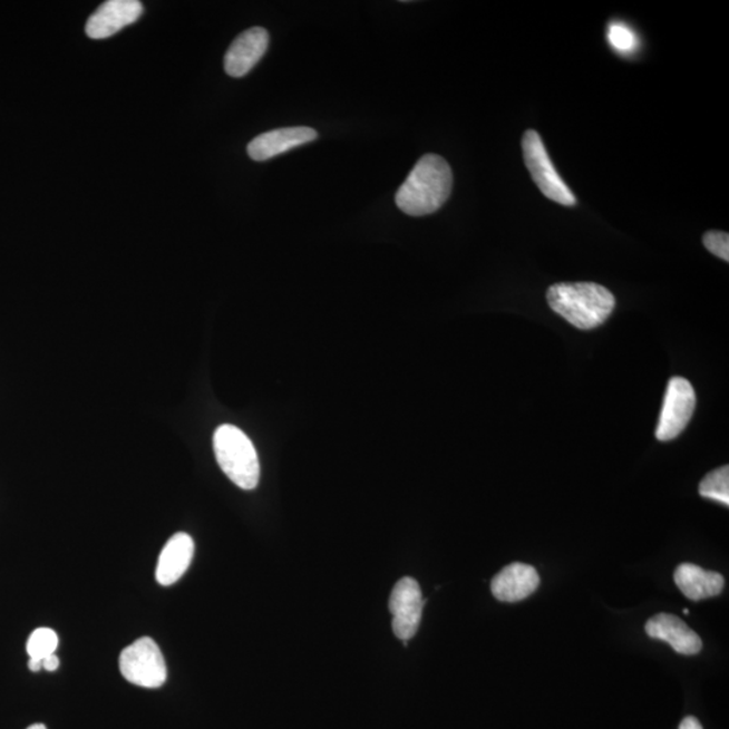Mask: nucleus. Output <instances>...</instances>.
I'll return each instance as SVG.
<instances>
[{
	"label": "nucleus",
	"instance_id": "18",
	"mask_svg": "<svg viewBox=\"0 0 729 729\" xmlns=\"http://www.w3.org/2000/svg\"><path fill=\"white\" fill-rule=\"evenodd\" d=\"M703 245L709 252L725 261H729V235L722 232H708L703 235Z\"/></svg>",
	"mask_w": 729,
	"mask_h": 729
},
{
	"label": "nucleus",
	"instance_id": "16",
	"mask_svg": "<svg viewBox=\"0 0 729 729\" xmlns=\"http://www.w3.org/2000/svg\"><path fill=\"white\" fill-rule=\"evenodd\" d=\"M57 648H59V636L50 629L36 630L27 645L30 658H40V660L55 654Z\"/></svg>",
	"mask_w": 729,
	"mask_h": 729
},
{
	"label": "nucleus",
	"instance_id": "17",
	"mask_svg": "<svg viewBox=\"0 0 729 729\" xmlns=\"http://www.w3.org/2000/svg\"><path fill=\"white\" fill-rule=\"evenodd\" d=\"M608 41L616 52L623 55L635 52L639 45L634 30L620 22H613L608 29Z\"/></svg>",
	"mask_w": 729,
	"mask_h": 729
},
{
	"label": "nucleus",
	"instance_id": "9",
	"mask_svg": "<svg viewBox=\"0 0 729 729\" xmlns=\"http://www.w3.org/2000/svg\"><path fill=\"white\" fill-rule=\"evenodd\" d=\"M270 47V33L255 27L235 38L225 56V70L232 78L240 79L257 66Z\"/></svg>",
	"mask_w": 729,
	"mask_h": 729
},
{
	"label": "nucleus",
	"instance_id": "19",
	"mask_svg": "<svg viewBox=\"0 0 729 729\" xmlns=\"http://www.w3.org/2000/svg\"><path fill=\"white\" fill-rule=\"evenodd\" d=\"M60 667V660L59 657L56 654L49 655L47 658H43L42 660V669L47 671H56Z\"/></svg>",
	"mask_w": 729,
	"mask_h": 729
},
{
	"label": "nucleus",
	"instance_id": "20",
	"mask_svg": "<svg viewBox=\"0 0 729 729\" xmlns=\"http://www.w3.org/2000/svg\"><path fill=\"white\" fill-rule=\"evenodd\" d=\"M678 729H703L701 726V722L693 718V716H688V718L683 719L680 728Z\"/></svg>",
	"mask_w": 729,
	"mask_h": 729
},
{
	"label": "nucleus",
	"instance_id": "2",
	"mask_svg": "<svg viewBox=\"0 0 729 729\" xmlns=\"http://www.w3.org/2000/svg\"><path fill=\"white\" fill-rule=\"evenodd\" d=\"M552 310L580 330H593L605 323L616 300L605 286L594 283H561L548 288Z\"/></svg>",
	"mask_w": 729,
	"mask_h": 729
},
{
	"label": "nucleus",
	"instance_id": "10",
	"mask_svg": "<svg viewBox=\"0 0 729 729\" xmlns=\"http://www.w3.org/2000/svg\"><path fill=\"white\" fill-rule=\"evenodd\" d=\"M317 138L318 133L311 127H284V129L268 132L255 137L247 145V155L254 162H266V159L312 143Z\"/></svg>",
	"mask_w": 729,
	"mask_h": 729
},
{
	"label": "nucleus",
	"instance_id": "22",
	"mask_svg": "<svg viewBox=\"0 0 729 729\" xmlns=\"http://www.w3.org/2000/svg\"><path fill=\"white\" fill-rule=\"evenodd\" d=\"M28 729H47V727H45L43 725H35L29 727Z\"/></svg>",
	"mask_w": 729,
	"mask_h": 729
},
{
	"label": "nucleus",
	"instance_id": "13",
	"mask_svg": "<svg viewBox=\"0 0 729 729\" xmlns=\"http://www.w3.org/2000/svg\"><path fill=\"white\" fill-rule=\"evenodd\" d=\"M195 543L188 534L178 533L166 542L159 554L156 580L159 585L171 586L188 571L194 558Z\"/></svg>",
	"mask_w": 729,
	"mask_h": 729
},
{
	"label": "nucleus",
	"instance_id": "21",
	"mask_svg": "<svg viewBox=\"0 0 729 729\" xmlns=\"http://www.w3.org/2000/svg\"><path fill=\"white\" fill-rule=\"evenodd\" d=\"M29 669L33 671V673H37V671L42 669V660H40V658H30Z\"/></svg>",
	"mask_w": 729,
	"mask_h": 729
},
{
	"label": "nucleus",
	"instance_id": "4",
	"mask_svg": "<svg viewBox=\"0 0 729 729\" xmlns=\"http://www.w3.org/2000/svg\"><path fill=\"white\" fill-rule=\"evenodd\" d=\"M119 670L126 681L146 689L162 688L168 677L163 652L149 636L138 639L122 651Z\"/></svg>",
	"mask_w": 729,
	"mask_h": 729
},
{
	"label": "nucleus",
	"instance_id": "1",
	"mask_svg": "<svg viewBox=\"0 0 729 729\" xmlns=\"http://www.w3.org/2000/svg\"><path fill=\"white\" fill-rule=\"evenodd\" d=\"M453 172L444 157L426 155L396 192L395 202L402 213L425 216L437 213L449 200Z\"/></svg>",
	"mask_w": 729,
	"mask_h": 729
},
{
	"label": "nucleus",
	"instance_id": "12",
	"mask_svg": "<svg viewBox=\"0 0 729 729\" xmlns=\"http://www.w3.org/2000/svg\"><path fill=\"white\" fill-rule=\"evenodd\" d=\"M645 632L651 639L667 642L678 654L696 655L702 649V641L680 618L660 613L645 624Z\"/></svg>",
	"mask_w": 729,
	"mask_h": 729
},
{
	"label": "nucleus",
	"instance_id": "6",
	"mask_svg": "<svg viewBox=\"0 0 729 729\" xmlns=\"http://www.w3.org/2000/svg\"><path fill=\"white\" fill-rule=\"evenodd\" d=\"M696 408V393L687 379L673 377L669 381L660 421L657 427V438L662 443H669L686 430Z\"/></svg>",
	"mask_w": 729,
	"mask_h": 729
},
{
	"label": "nucleus",
	"instance_id": "7",
	"mask_svg": "<svg viewBox=\"0 0 729 729\" xmlns=\"http://www.w3.org/2000/svg\"><path fill=\"white\" fill-rule=\"evenodd\" d=\"M425 603L420 586L414 579H401L395 585L389 599V611L392 613L395 635L402 642H408L417 634Z\"/></svg>",
	"mask_w": 729,
	"mask_h": 729
},
{
	"label": "nucleus",
	"instance_id": "15",
	"mask_svg": "<svg viewBox=\"0 0 729 729\" xmlns=\"http://www.w3.org/2000/svg\"><path fill=\"white\" fill-rule=\"evenodd\" d=\"M700 495L706 498H711V500L719 502L725 504L726 507L729 505V468L728 465L721 466V468L716 469L706 478L702 479L700 484Z\"/></svg>",
	"mask_w": 729,
	"mask_h": 729
},
{
	"label": "nucleus",
	"instance_id": "8",
	"mask_svg": "<svg viewBox=\"0 0 729 729\" xmlns=\"http://www.w3.org/2000/svg\"><path fill=\"white\" fill-rule=\"evenodd\" d=\"M143 12L138 0H108L88 18L86 33L93 40H104L137 22Z\"/></svg>",
	"mask_w": 729,
	"mask_h": 729
},
{
	"label": "nucleus",
	"instance_id": "5",
	"mask_svg": "<svg viewBox=\"0 0 729 729\" xmlns=\"http://www.w3.org/2000/svg\"><path fill=\"white\" fill-rule=\"evenodd\" d=\"M522 146L524 163L542 194L562 206H574L577 201L556 172L540 134L535 130L524 133Z\"/></svg>",
	"mask_w": 729,
	"mask_h": 729
},
{
	"label": "nucleus",
	"instance_id": "14",
	"mask_svg": "<svg viewBox=\"0 0 729 729\" xmlns=\"http://www.w3.org/2000/svg\"><path fill=\"white\" fill-rule=\"evenodd\" d=\"M674 581L683 596L692 601L719 596L726 585L720 573L707 572L693 564L678 566Z\"/></svg>",
	"mask_w": 729,
	"mask_h": 729
},
{
	"label": "nucleus",
	"instance_id": "11",
	"mask_svg": "<svg viewBox=\"0 0 729 729\" xmlns=\"http://www.w3.org/2000/svg\"><path fill=\"white\" fill-rule=\"evenodd\" d=\"M540 584V574L534 566L515 562L495 575L490 590L498 601L517 603V601L529 597L538 590Z\"/></svg>",
	"mask_w": 729,
	"mask_h": 729
},
{
	"label": "nucleus",
	"instance_id": "3",
	"mask_svg": "<svg viewBox=\"0 0 729 729\" xmlns=\"http://www.w3.org/2000/svg\"><path fill=\"white\" fill-rule=\"evenodd\" d=\"M214 450L217 464L241 489L253 490L260 483L257 451L247 435L232 425L216 428Z\"/></svg>",
	"mask_w": 729,
	"mask_h": 729
}]
</instances>
